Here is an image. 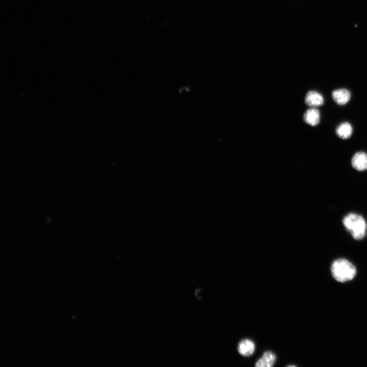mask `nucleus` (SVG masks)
<instances>
[{
  "label": "nucleus",
  "instance_id": "f257e3e1",
  "mask_svg": "<svg viewBox=\"0 0 367 367\" xmlns=\"http://www.w3.org/2000/svg\"><path fill=\"white\" fill-rule=\"evenodd\" d=\"M343 223L355 239L361 240L366 236L367 225L361 215L350 213L343 219Z\"/></svg>",
  "mask_w": 367,
  "mask_h": 367
},
{
  "label": "nucleus",
  "instance_id": "f03ea898",
  "mask_svg": "<svg viewBox=\"0 0 367 367\" xmlns=\"http://www.w3.org/2000/svg\"><path fill=\"white\" fill-rule=\"evenodd\" d=\"M331 271L334 279L339 282L352 280L357 273L355 266L347 260L340 259L334 262Z\"/></svg>",
  "mask_w": 367,
  "mask_h": 367
},
{
  "label": "nucleus",
  "instance_id": "7ed1b4c3",
  "mask_svg": "<svg viewBox=\"0 0 367 367\" xmlns=\"http://www.w3.org/2000/svg\"><path fill=\"white\" fill-rule=\"evenodd\" d=\"M255 343L251 340L246 339L241 341L238 346L239 353L245 357L252 356L255 352Z\"/></svg>",
  "mask_w": 367,
  "mask_h": 367
},
{
  "label": "nucleus",
  "instance_id": "20e7f679",
  "mask_svg": "<svg viewBox=\"0 0 367 367\" xmlns=\"http://www.w3.org/2000/svg\"><path fill=\"white\" fill-rule=\"evenodd\" d=\"M305 102L308 106L314 108L322 106L324 104V99L320 93L310 91L306 95Z\"/></svg>",
  "mask_w": 367,
  "mask_h": 367
},
{
  "label": "nucleus",
  "instance_id": "39448f33",
  "mask_svg": "<svg viewBox=\"0 0 367 367\" xmlns=\"http://www.w3.org/2000/svg\"><path fill=\"white\" fill-rule=\"evenodd\" d=\"M332 97L335 102L338 105H344L350 101L351 94L347 89H339L333 92Z\"/></svg>",
  "mask_w": 367,
  "mask_h": 367
},
{
  "label": "nucleus",
  "instance_id": "423d86ee",
  "mask_svg": "<svg viewBox=\"0 0 367 367\" xmlns=\"http://www.w3.org/2000/svg\"><path fill=\"white\" fill-rule=\"evenodd\" d=\"M277 361V356L271 351H267L264 353L262 357L256 363L257 367H272Z\"/></svg>",
  "mask_w": 367,
  "mask_h": 367
},
{
  "label": "nucleus",
  "instance_id": "0eeeda50",
  "mask_svg": "<svg viewBox=\"0 0 367 367\" xmlns=\"http://www.w3.org/2000/svg\"><path fill=\"white\" fill-rule=\"evenodd\" d=\"M353 167L358 171L367 169V154L360 152L356 153L352 159Z\"/></svg>",
  "mask_w": 367,
  "mask_h": 367
},
{
  "label": "nucleus",
  "instance_id": "6e6552de",
  "mask_svg": "<svg viewBox=\"0 0 367 367\" xmlns=\"http://www.w3.org/2000/svg\"><path fill=\"white\" fill-rule=\"evenodd\" d=\"M321 114L319 110L312 107L308 109L304 114V119L307 124L314 126L319 124Z\"/></svg>",
  "mask_w": 367,
  "mask_h": 367
},
{
  "label": "nucleus",
  "instance_id": "1a4fd4ad",
  "mask_svg": "<svg viewBox=\"0 0 367 367\" xmlns=\"http://www.w3.org/2000/svg\"><path fill=\"white\" fill-rule=\"evenodd\" d=\"M353 128L349 122L341 124L336 129L337 135L341 139H346L351 137L353 133Z\"/></svg>",
  "mask_w": 367,
  "mask_h": 367
}]
</instances>
